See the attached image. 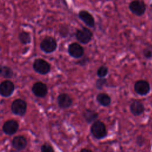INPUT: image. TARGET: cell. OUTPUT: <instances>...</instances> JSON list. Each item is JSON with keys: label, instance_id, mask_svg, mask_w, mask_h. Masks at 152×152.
<instances>
[{"label": "cell", "instance_id": "5", "mask_svg": "<svg viewBox=\"0 0 152 152\" xmlns=\"http://www.w3.org/2000/svg\"><path fill=\"white\" fill-rule=\"evenodd\" d=\"M57 48V42L52 37H46L40 43V49L45 53H50L53 52Z\"/></svg>", "mask_w": 152, "mask_h": 152}, {"label": "cell", "instance_id": "12", "mask_svg": "<svg viewBox=\"0 0 152 152\" xmlns=\"http://www.w3.org/2000/svg\"><path fill=\"white\" fill-rule=\"evenodd\" d=\"M129 109L134 116H137L142 115L144 112L145 108L144 104L140 100L137 99L130 104Z\"/></svg>", "mask_w": 152, "mask_h": 152}, {"label": "cell", "instance_id": "22", "mask_svg": "<svg viewBox=\"0 0 152 152\" xmlns=\"http://www.w3.org/2000/svg\"><path fill=\"white\" fill-rule=\"evenodd\" d=\"M142 53L144 56L148 59L152 58V50L149 48H146L143 49Z\"/></svg>", "mask_w": 152, "mask_h": 152}, {"label": "cell", "instance_id": "23", "mask_svg": "<svg viewBox=\"0 0 152 152\" xmlns=\"http://www.w3.org/2000/svg\"><path fill=\"white\" fill-rule=\"evenodd\" d=\"M41 151H42V152H53V151H54V150L50 145H49L48 144H44L41 147Z\"/></svg>", "mask_w": 152, "mask_h": 152}, {"label": "cell", "instance_id": "9", "mask_svg": "<svg viewBox=\"0 0 152 152\" xmlns=\"http://www.w3.org/2000/svg\"><path fill=\"white\" fill-rule=\"evenodd\" d=\"M79 18L90 28H93L95 26V20L93 16L86 10H81L78 12Z\"/></svg>", "mask_w": 152, "mask_h": 152}, {"label": "cell", "instance_id": "19", "mask_svg": "<svg viewBox=\"0 0 152 152\" xmlns=\"http://www.w3.org/2000/svg\"><path fill=\"white\" fill-rule=\"evenodd\" d=\"M18 37L20 41L23 44H27L31 42V37L30 36V34L27 32H21V33H20Z\"/></svg>", "mask_w": 152, "mask_h": 152}, {"label": "cell", "instance_id": "13", "mask_svg": "<svg viewBox=\"0 0 152 152\" xmlns=\"http://www.w3.org/2000/svg\"><path fill=\"white\" fill-rule=\"evenodd\" d=\"M32 91L36 96L43 97L48 93V87L45 84L42 82H37L33 84Z\"/></svg>", "mask_w": 152, "mask_h": 152}, {"label": "cell", "instance_id": "2", "mask_svg": "<svg viewBox=\"0 0 152 152\" xmlns=\"http://www.w3.org/2000/svg\"><path fill=\"white\" fill-rule=\"evenodd\" d=\"M129 9L134 15L140 17L146 11V5L142 0H133L129 4Z\"/></svg>", "mask_w": 152, "mask_h": 152}, {"label": "cell", "instance_id": "25", "mask_svg": "<svg viewBox=\"0 0 152 152\" xmlns=\"http://www.w3.org/2000/svg\"><path fill=\"white\" fill-rule=\"evenodd\" d=\"M80 151L81 152H84V151H92L91 150H90V149H88V148H83V149H81V150H80Z\"/></svg>", "mask_w": 152, "mask_h": 152}, {"label": "cell", "instance_id": "21", "mask_svg": "<svg viewBox=\"0 0 152 152\" xmlns=\"http://www.w3.org/2000/svg\"><path fill=\"white\" fill-rule=\"evenodd\" d=\"M107 83V79L104 77H99V79L96 80V88L99 90H101L103 88L104 86Z\"/></svg>", "mask_w": 152, "mask_h": 152}, {"label": "cell", "instance_id": "17", "mask_svg": "<svg viewBox=\"0 0 152 152\" xmlns=\"http://www.w3.org/2000/svg\"><path fill=\"white\" fill-rule=\"evenodd\" d=\"M97 102L102 106H109L111 103V98L106 93H100L96 96Z\"/></svg>", "mask_w": 152, "mask_h": 152}, {"label": "cell", "instance_id": "14", "mask_svg": "<svg viewBox=\"0 0 152 152\" xmlns=\"http://www.w3.org/2000/svg\"><path fill=\"white\" fill-rule=\"evenodd\" d=\"M18 129V124L15 120H8L3 125L2 129L4 133L7 135L15 134Z\"/></svg>", "mask_w": 152, "mask_h": 152}, {"label": "cell", "instance_id": "6", "mask_svg": "<svg viewBox=\"0 0 152 152\" xmlns=\"http://www.w3.org/2000/svg\"><path fill=\"white\" fill-rule=\"evenodd\" d=\"M33 67L36 72L42 75L46 74L50 71V64L42 59H36L33 63Z\"/></svg>", "mask_w": 152, "mask_h": 152}, {"label": "cell", "instance_id": "1", "mask_svg": "<svg viewBox=\"0 0 152 152\" xmlns=\"http://www.w3.org/2000/svg\"><path fill=\"white\" fill-rule=\"evenodd\" d=\"M90 132L97 140L103 139L107 135V131L104 123L99 120H96L92 123L90 126Z\"/></svg>", "mask_w": 152, "mask_h": 152}, {"label": "cell", "instance_id": "16", "mask_svg": "<svg viewBox=\"0 0 152 152\" xmlns=\"http://www.w3.org/2000/svg\"><path fill=\"white\" fill-rule=\"evenodd\" d=\"M83 116L87 124H92L96 121L99 117V114L95 110L90 109H86L83 113Z\"/></svg>", "mask_w": 152, "mask_h": 152}, {"label": "cell", "instance_id": "3", "mask_svg": "<svg viewBox=\"0 0 152 152\" xmlns=\"http://www.w3.org/2000/svg\"><path fill=\"white\" fill-rule=\"evenodd\" d=\"M75 37L80 43L86 45L91 40L93 33L89 28L83 27L81 29H78L76 31Z\"/></svg>", "mask_w": 152, "mask_h": 152}, {"label": "cell", "instance_id": "15", "mask_svg": "<svg viewBox=\"0 0 152 152\" xmlns=\"http://www.w3.org/2000/svg\"><path fill=\"white\" fill-rule=\"evenodd\" d=\"M27 142L23 136H16L12 141V147L17 150H24L27 146Z\"/></svg>", "mask_w": 152, "mask_h": 152}, {"label": "cell", "instance_id": "11", "mask_svg": "<svg viewBox=\"0 0 152 152\" xmlns=\"http://www.w3.org/2000/svg\"><path fill=\"white\" fill-rule=\"evenodd\" d=\"M58 106L61 109H68L71 106L73 101L70 96L67 93H61L57 97Z\"/></svg>", "mask_w": 152, "mask_h": 152}, {"label": "cell", "instance_id": "4", "mask_svg": "<svg viewBox=\"0 0 152 152\" xmlns=\"http://www.w3.org/2000/svg\"><path fill=\"white\" fill-rule=\"evenodd\" d=\"M134 89L137 94L143 96H146L150 93L151 90V86L147 81L140 80L135 83Z\"/></svg>", "mask_w": 152, "mask_h": 152}, {"label": "cell", "instance_id": "26", "mask_svg": "<svg viewBox=\"0 0 152 152\" xmlns=\"http://www.w3.org/2000/svg\"><path fill=\"white\" fill-rule=\"evenodd\" d=\"M98 1H100V0H98Z\"/></svg>", "mask_w": 152, "mask_h": 152}, {"label": "cell", "instance_id": "8", "mask_svg": "<svg viewBox=\"0 0 152 152\" xmlns=\"http://www.w3.org/2000/svg\"><path fill=\"white\" fill-rule=\"evenodd\" d=\"M68 52L71 57L78 59L83 56L84 53V49L79 43L73 42L69 45Z\"/></svg>", "mask_w": 152, "mask_h": 152}, {"label": "cell", "instance_id": "10", "mask_svg": "<svg viewBox=\"0 0 152 152\" xmlns=\"http://www.w3.org/2000/svg\"><path fill=\"white\" fill-rule=\"evenodd\" d=\"M14 84L9 80H5L0 84V94L4 97H9L14 92Z\"/></svg>", "mask_w": 152, "mask_h": 152}, {"label": "cell", "instance_id": "20", "mask_svg": "<svg viewBox=\"0 0 152 152\" xmlns=\"http://www.w3.org/2000/svg\"><path fill=\"white\" fill-rule=\"evenodd\" d=\"M97 75L99 77H105L108 74V68L106 66H100L97 70Z\"/></svg>", "mask_w": 152, "mask_h": 152}, {"label": "cell", "instance_id": "7", "mask_svg": "<svg viewBox=\"0 0 152 152\" xmlns=\"http://www.w3.org/2000/svg\"><path fill=\"white\" fill-rule=\"evenodd\" d=\"M27 109L26 102L20 99L15 100L11 104L12 112L17 115L23 116Z\"/></svg>", "mask_w": 152, "mask_h": 152}, {"label": "cell", "instance_id": "24", "mask_svg": "<svg viewBox=\"0 0 152 152\" xmlns=\"http://www.w3.org/2000/svg\"><path fill=\"white\" fill-rule=\"evenodd\" d=\"M145 143V138L142 136H138L136 138V144L139 147H142Z\"/></svg>", "mask_w": 152, "mask_h": 152}, {"label": "cell", "instance_id": "18", "mask_svg": "<svg viewBox=\"0 0 152 152\" xmlns=\"http://www.w3.org/2000/svg\"><path fill=\"white\" fill-rule=\"evenodd\" d=\"M0 75L6 78H11L13 75V72L10 68L0 65Z\"/></svg>", "mask_w": 152, "mask_h": 152}]
</instances>
